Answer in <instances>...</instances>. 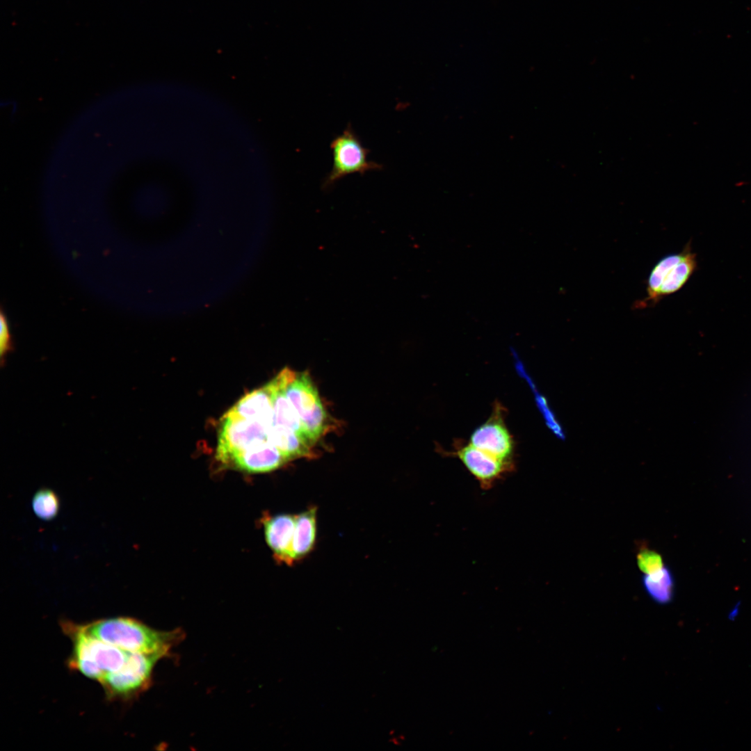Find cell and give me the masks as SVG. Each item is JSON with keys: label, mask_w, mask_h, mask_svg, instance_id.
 <instances>
[{"label": "cell", "mask_w": 751, "mask_h": 751, "mask_svg": "<svg viewBox=\"0 0 751 751\" xmlns=\"http://www.w3.org/2000/svg\"><path fill=\"white\" fill-rule=\"evenodd\" d=\"M81 626L90 635L127 652L159 654L163 657L168 655L183 634L178 629L156 630L129 617L100 619Z\"/></svg>", "instance_id": "obj_1"}, {"label": "cell", "mask_w": 751, "mask_h": 751, "mask_svg": "<svg viewBox=\"0 0 751 751\" xmlns=\"http://www.w3.org/2000/svg\"><path fill=\"white\" fill-rule=\"evenodd\" d=\"M63 632L72 643L68 667L99 683L107 675L118 670L130 652L107 643L86 632L81 624L63 621Z\"/></svg>", "instance_id": "obj_2"}, {"label": "cell", "mask_w": 751, "mask_h": 751, "mask_svg": "<svg viewBox=\"0 0 751 751\" xmlns=\"http://www.w3.org/2000/svg\"><path fill=\"white\" fill-rule=\"evenodd\" d=\"M697 268V256L689 241L681 252L663 257L654 266L647 280V296L637 301L635 307L654 306L665 297L677 292Z\"/></svg>", "instance_id": "obj_3"}, {"label": "cell", "mask_w": 751, "mask_h": 751, "mask_svg": "<svg viewBox=\"0 0 751 751\" xmlns=\"http://www.w3.org/2000/svg\"><path fill=\"white\" fill-rule=\"evenodd\" d=\"M163 658L159 654L130 652L118 670L107 675L99 682L107 699L128 701L147 690L155 665Z\"/></svg>", "instance_id": "obj_4"}, {"label": "cell", "mask_w": 751, "mask_h": 751, "mask_svg": "<svg viewBox=\"0 0 751 751\" xmlns=\"http://www.w3.org/2000/svg\"><path fill=\"white\" fill-rule=\"evenodd\" d=\"M286 394L300 416L309 439L315 444L328 431L329 419L309 373H296L286 387Z\"/></svg>", "instance_id": "obj_5"}, {"label": "cell", "mask_w": 751, "mask_h": 751, "mask_svg": "<svg viewBox=\"0 0 751 751\" xmlns=\"http://www.w3.org/2000/svg\"><path fill=\"white\" fill-rule=\"evenodd\" d=\"M333 165L323 183V188L332 186L339 179L353 173L364 175L369 170H380L382 165L368 159L369 150L364 147L350 124L334 137L330 143Z\"/></svg>", "instance_id": "obj_6"}, {"label": "cell", "mask_w": 751, "mask_h": 751, "mask_svg": "<svg viewBox=\"0 0 751 751\" xmlns=\"http://www.w3.org/2000/svg\"><path fill=\"white\" fill-rule=\"evenodd\" d=\"M270 428L259 421L239 417L227 412L221 419L216 458L223 465L234 453L252 443L268 438Z\"/></svg>", "instance_id": "obj_7"}, {"label": "cell", "mask_w": 751, "mask_h": 751, "mask_svg": "<svg viewBox=\"0 0 751 751\" xmlns=\"http://www.w3.org/2000/svg\"><path fill=\"white\" fill-rule=\"evenodd\" d=\"M504 413L503 407L496 402L490 417L471 433L469 443L504 462L514 464L515 442Z\"/></svg>", "instance_id": "obj_8"}, {"label": "cell", "mask_w": 751, "mask_h": 751, "mask_svg": "<svg viewBox=\"0 0 751 751\" xmlns=\"http://www.w3.org/2000/svg\"><path fill=\"white\" fill-rule=\"evenodd\" d=\"M448 455L458 458L480 486L489 490L505 474L512 471L514 464L504 462L489 453L468 444L456 441Z\"/></svg>", "instance_id": "obj_9"}, {"label": "cell", "mask_w": 751, "mask_h": 751, "mask_svg": "<svg viewBox=\"0 0 751 751\" xmlns=\"http://www.w3.org/2000/svg\"><path fill=\"white\" fill-rule=\"evenodd\" d=\"M291 369H283L264 386L241 398L227 412L239 417L257 421L270 428L273 423V403L276 392Z\"/></svg>", "instance_id": "obj_10"}, {"label": "cell", "mask_w": 751, "mask_h": 751, "mask_svg": "<svg viewBox=\"0 0 751 751\" xmlns=\"http://www.w3.org/2000/svg\"><path fill=\"white\" fill-rule=\"evenodd\" d=\"M291 461L268 438L258 440L232 455L223 465L246 473L273 471Z\"/></svg>", "instance_id": "obj_11"}, {"label": "cell", "mask_w": 751, "mask_h": 751, "mask_svg": "<svg viewBox=\"0 0 751 751\" xmlns=\"http://www.w3.org/2000/svg\"><path fill=\"white\" fill-rule=\"evenodd\" d=\"M263 525L266 542L280 563L288 565L293 563L292 543L296 524V515L279 514L264 517Z\"/></svg>", "instance_id": "obj_12"}, {"label": "cell", "mask_w": 751, "mask_h": 751, "mask_svg": "<svg viewBox=\"0 0 751 751\" xmlns=\"http://www.w3.org/2000/svg\"><path fill=\"white\" fill-rule=\"evenodd\" d=\"M296 373L291 370L276 392L273 403V425L282 426L293 430L311 446H313L314 444L309 439L300 416L286 394V387L293 378Z\"/></svg>", "instance_id": "obj_13"}, {"label": "cell", "mask_w": 751, "mask_h": 751, "mask_svg": "<svg viewBox=\"0 0 751 751\" xmlns=\"http://www.w3.org/2000/svg\"><path fill=\"white\" fill-rule=\"evenodd\" d=\"M316 507H311L296 515L292 543L293 562L305 557L313 549L317 531Z\"/></svg>", "instance_id": "obj_14"}, {"label": "cell", "mask_w": 751, "mask_h": 751, "mask_svg": "<svg viewBox=\"0 0 751 751\" xmlns=\"http://www.w3.org/2000/svg\"><path fill=\"white\" fill-rule=\"evenodd\" d=\"M268 439L291 460L300 458H313L316 456L312 446L289 428L273 425L268 431Z\"/></svg>", "instance_id": "obj_15"}, {"label": "cell", "mask_w": 751, "mask_h": 751, "mask_svg": "<svg viewBox=\"0 0 751 751\" xmlns=\"http://www.w3.org/2000/svg\"><path fill=\"white\" fill-rule=\"evenodd\" d=\"M642 583L646 594L654 602L667 604L672 600L675 580L668 567L663 566L657 571L646 574L642 579Z\"/></svg>", "instance_id": "obj_16"}, {"label": "cell", "mask_w": 751, "mask_h": 751, "mask_svg": "<svg viewBox=\"0 0 751 751\" xmlns=\"http://www.w3.org/2000/svg\"><path fill=\"white\" fill-rule=\"evenodd\" d=\"M59 506L58 497L50 489H40L34 494L32 500L33 512L44 520L54 519L58 512Z\"/></svg>", "instance_id": "obj_17"}, {"label": "cell", "mask_w": 751, "mask_h": 751, "mask_svg": "<svg viewBox=\"0 0 751 751\" xmlns=\"http://www.w3.org/2000/svg\"><path fill=\"white\" fill-rule=\"evenodd\" d=\"M636 563L639 570L645 574L652 573L665 566L662 555L645 544L638 546Z\"/></svg>", "instance_id": "obj_18"}, {"label": "cell", "mask_w": 751, "mask_h": 751, "mask_svg": "<svg viewBox=\"0 0 751 751\" xmlns=\"http://www.w3.org/2000/svg\"><path fill=\"white\" fill-rule=\"evenodd\" d=\"M14 350V343L7 316L3 309L0 314V363L6 364L8 355Z\"/></svg>", "instance_id": "obj_19"}, {"label": "cell", "mask_w": 751, "mask_h": 751, "mask_svg": "<svg viewBox=\"0 0 751 751\" xmlns=\"http://www.w3.org/2000/svg\"><path fill=\"white\" fill-rule=\"evenodd\" d=\"M5 106L6 109L13 115L16 111V104L15 102H10L8 101L5 102Z\"/></svg>", "instance_id": "obj_20"}]
</instances>
